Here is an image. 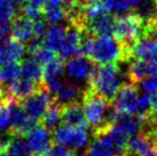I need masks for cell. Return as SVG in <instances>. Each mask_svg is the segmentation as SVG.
<instances>
[{
  "instance_id": "37",
  "label": "cell",
  "mask_w": 157,
  "mask_h": 156,
  "mask_svg": "<svg viewBox=\"0 0 157 156\" xmlns=\"http://www.w3.org/2000/svg\"><path fill=\"white\" fill-rule=\"evenodd\" d=\"M120 156H139V155H136V154H134V153H130V152L125 151V152H123Z\"/></svg>"
},
{
  "instance_id": "28",
  "label": "cell",
  "mask_w": 157,
  "mask_h": 156,
  "mask_svg": "<svg viewBox=\"0 0 157 156\" xmlns=\"http://www.w3.org/2000/svg\"><path fill=\"white\" fill-rule=\"evenodd\" d=\"M140 131H145V133H147L151 136V138L153 139L154 143H155L157 148V118L151 117L149 120L141 123Z\"/></svg>"
},
{
  "instance_id": "16",
  "label": "cell",
  "mask_w": 157,
  "mask_h": 156,
  "mask_svg": "<svg viewBox=\"0 0 157 156\" xmlns=\"http://www.w3.org/2000/svg\"><path fill=\"white\" fill-rule=\"evenodd\" d=\"M82 93L83 90H81L78 86L63 79L60 87L58 88V90L52 95H54L55 100L58 101L61 105L64 106V105L77 103L79 98L81 100Z\"/></svg>"
},
{
  "instance_id": "29",
  "label": "cell",
  "mask_w": 157,
  "mask_h": 156,
  "mask_svg": "<svg viewBox=\"0 0 157 156\" xmlns=\"http://www.w3.org/2000/svg\"><path fill=\"white\" fill-rule=\"evenodd\" d=\"M10 105L6 103L0 102V133L6 131L8 127H10L11 120V110Z\"/></svg>"
},
{
  "instance_id": "6",
  "label": "cell",
  "mask_w": 157,
  "mask_h": 156,
  "mask_svg": "<svg viewBox=\"0 0 157 156\" xmlns=\"http://www.w3.org/2000/svg\"><path fill=\"white\" fill-rule=\"evenodd\" d=\"M54 141L57 144L70 148L72 150H80L89 143V133L87 128L73 127L68 125H59L52 134Z\"/></svg>"
},
{
  "instance_id": "5",
  "label": "cell",
  "mask_w": 157,
  "mask_h": 156,
  "mask_svg": "<svg viewBox=\"0 0 157 156\" xmlns=\"http://www.w3.org/2000/svg\"><path fill=\"white\" fill-rule=\"evenodd\" d=\"M132 59L151 61L157 58V28L152 19H147V25L143 34L130 48Z\"/></svg>"
},
{
  "instance_id": "8",
  "label": "cell",
  "mask_w": 157,
  "mask_h": 156,
  "mask_svg": "<svg viewBox=\"0 0 157 156\" xmlns=\"http://www.w3.org/2000/svg\"><path fill=\"white\" fill-rule=\"evenodd\" d=\"M52 98L54 96L47 89V87H43L42 89L19 101L18 103L25 112L29 116V118L34 122H37L42 120Z\"/></svg>"
},
{
  "instance_id": "7",
  "label": "cell",
  "mask_w": 157,
  "mask_h": 156,
  "mask_svg": "<svg viewBox=\"0 0 157 156\" xmlns=\"http://www.w3.org/2000/svg\"><path fill=\"white\" fill-rule=\"evenodd\" d=\"M139 96L140 94L136 85L132 82L123 83L111 101L114 112L120 116H132L137 113Z\"/></svg>"
},
{
  "instance_id": "17",
  "label": "cell",
  "mask_w": 157,
  "mask_h": 156,
  "mask_svg": "<svg viewBox=\"0 0 157 156\" xmlns=\"http://www.w3.org/2000/svg\"><path fill=\"white\" fill-rule=\"evenodd\" d=\"M25 54V45L13 39L6 40L0 48V67L6 63L18 62Z\"/></svg>"
},
{
  "instance_id": "32",
  "label": "cell",
  "mask_w": 157,
  "mask_h": 156,
  "mask_svg": "<svg viewBox=\"0 0 157 156\" xmlns=\"http://www.w3.org/2000/svg\"><path fill=\"white\" fill-rule=\"evenodd\" d=\"M150 100H151L152 117L157 118V90L150 94Z\"/></svg>"
},
{
  "instance_id": "36",
  "label": "cell",
  "mask_w": 157,
  "mask_h": 156,
  "mask_svg": "<svg viewBox=\"0 0 157 156\" xmlns=\"http://www.w3.org/2000/svg\"><path fill=\"white\" fill-rule=\"evenodd\" d=\"M6 38H8V36H6V34H3V33H1V32H0V48H1V46L6 43Z\"/></svg>"
},
{
  "instance_id": "15",
  "label": "cell",
  "mask_w": 157,
  "mask_h": 156,
  "mask_svg": "<svg viewBox=\"0 0 157 156\" xmlns=\"http://www.w3.org/2000/svg\"><path fill=\"white\" fill-rule=\"evenodd\" d=\"M116 16L111 13L101 15L87 23L86 31L92 36H112Z\"/></svg>"
},
{
  "instance_id": "35",
  "label": "cell",
  "mask_w": 157,
  "mask_h": 156,
  "mask_svg": "<svg viewBox=\"0 0 157 156\" xmlns=\"http://www.w3.org/2000/svg\"><path fill=\"white\" fill-rule=\"evenodd\" d=\"M127 2V4L129 6H140L144 0H125Z\"/></svg>"
},
{
  "instance_id": "18",
  "label": "cell",
  "mask_w": 157,
  "mask_h": 156,
  "mask_svg": "<svg viewBox=\"0 0 157 156\" xmlns=\"http://www.w3.org/2000/svg\"><path fill=\"white\" fill-rule=\"evenodd\" d=\"M66 32H67V27L60 24H54L49 28H47L43 44L52 51L60 52L65 41Z\"/></svg>"
},
{
  "instance_id": "13",
  "label": "cell",
  "mask_w": 157,
  "mask_h": 156,
  "mask_svg": "<svg viewBox=\"0 0 157 156\" xmlns=\"http://www.w3.org/2000/svg\"><path fill=\"white\" fill-rule=\"evenodd\" d=\"M11 38L27 45L34 38V23L24 14H19L11 24Z\"/></svg>"
},
{
  "instance_id": "23",
  "label": "cell",
  "mask_w": 157,
  "mask_h": 156,
  "mask_svg": "<svg viewBox=\"0 0 157 156\" xmlns=\"http://www.w3.org/2000/svg\"><path fill=\"white\" fill-rule=\"evenodd\" d=\"M150 75L149 61L134 59L128 67V79L130 82L137 85L144 80Z\"/></svg>"
},
{
  "instance_id": "30",
  "label": "cell",
  "mask_w": 157,
  "mask_h": 156,
  "mask_svg": "<svg viewBox=\"0 0 157 156\" xmlns=\"http://www.w3.org/2000/svg\"><path fill=\"white\" fill-rule=\"evenodd\" d=\"M43 156H76V153L70 148L56 144V146H52L48 150V152H46Z\"/></svg>"
},
{
  "instance_id": "4",
  "label": "cell",
  "mask_w": 157,
  "mask_h": 156,
  "mask_svg": "<svg viewBox=\"0 0 157 156\" xmlns=\"http://www.w3.org/2000/svg\"><path fill=\"white\" fill-rule=\"evenodd\" d=\"M147 25V19L140 13H124L116 16L112 36L130 49L135 42L143 34Z\"/></svg>"
},
{
  "instance_id": "2",
  "label": "cell",
  "mask_w": 157,
  "mask_h": 156,
  "mask_svg": "<svg viewBox=\"0 0 157 156\" xmlns=\"http://www.w3.org/2000/svg\"><path fill=\"white\" fill-rule=\"evenodd\" d=\"M81 106L88 124L92 128L93 138L105 135L116 116L111 101L107 100L88 87L83 90Z\"/></svg>"
},
{
  "instance_id": "33",
  "label": "cell",
  "mask_w": 157,
  "mask_h": 156,
  "mask_svg": "<svg viewBox=\"0 0 157 156\" xmlns=\"http://www.w3.org/2000/svg\"><path fill=\"white\" fill-rule=\"evenodd\" d=\"M47 1H48V0H28V4L34 6V8L44 10V6H46Z\"/></svg>"
},
{
  "instance_id": "25",
  "label": "cell",
  "mask_w": 157,
  "mask_h": 156,
  "mask_svg": "<svg viewBox=\"0 0 157 156\" xmlns=\"http://www.w3.org/2000/svg\"><path fill=\"white\" fill-rule=\"evenodd\" d=\"M8 156H33L25 136H14L8 148Z\"/></svg>"
},
{
  "instance_id": "12",
  "label": "cell",
  "mask_w": 157,
  "mask_h": 156,
  "mask_svg": "<svg viewBox=\"0 0 157 156\" xmlns=\"http://www.w3.org/2000/svg\"><path fill=\"white\" fill-rule=\"evenodd\" d=\"M126 151L139 156H157V148L153 139L142 131L128 140Z\"/></svg>"
},
{
  "instance_id": "19",
  "label": "cell",
  "mask_w": 157,
  "mask_h": 156,
  "mask_svg": "<svg viewBox=\"0 0 157 156\" xmlns=\"http://www.w3.org/2000/svg\"><path fill=\"white\" fill-rule=\"evenodd\" d=\"M21 76L28 80H31L37 85H45L44 82V69L36 60L30 57L21 61Z\"/></svg>"
},
{
  "instance_id": "34",
  "label": "cell",
  "mask_w": 157,
  "mask_h": 156,
  "mask_svg": "<svg viewBox=\"0 0 157 156\" xmlns=\"http://www.w3.org/2000/svg\"><path fill=\"white\" fill-rule=\"evenodd\" d=\"M149 67H150V75L157 78V58L154 60L149 61Z\"/></svg>"
},
{
  "instance_id": "27",
  "label": "cell",
  "mask_w": 157,
  "mask_h": 156,
  "mask_svg": "<svg viewBox=\"0 0 157 156\" xmlns=\"http://www.w3.org/2000/svg\"><path fill=\"white\" fill-rule=\"evenodd\" d=\"M30 54H31L32 58L34 59V60H36L37 62L42 65L48 64L50 61H52L55 58H57L56 52L50 50L49 48H47L44 44L37 46V47L35 48V49H33Z\"/></svg>"
},
{
  "instance_id": "9",
  "label": "cell",
  "mask_w": 157,
  "mask_h": 156,
  "mask_svg": "<svg viewBox=\"0 0 157 156\" xmlns=\"http://www.w3.org/2000/svg\"><path fill=\"white\" fill-rule=\"evenodd\" d=\"M25 137L33 156H43L52 146V135L41 123L35 124Z\"/></svg>"
},
{
  "instance_id": "3",
  "label": "cell",
  "mask_w": 157,
  "mask_h": 156,
  "mask_svg": "<svg viewBox=\"0 0 157 156\" xmlns=\"http://www.w3.org/2000/svg\"><path fill=\"white\" fill-rule=\"evenodd\" d=\"M123 73L118 63L101 64L95 67L89 80V88L107 100L112 101L118 90L123 85Z\"/></svg>"
},
{
  "instance_id": "39",
  "label": "cell",
  "mask_w": 157,
  "mask_h": 156,
  "mask_svg": "<svg viewBox=\"0 0 157 156\" xmlns=\"http://www.w3.org/2000/svg\"><path fill=\"white\" fill-rule=\"evenodd\" d=\"M153 2H154V3H155V6L157 8V0H153Z\"/></svg>"
},
{
  "instance_id": "38",
  "label": "cell",
  "mask_w": 157,
  "mask_h": 156,
  "mask_svg": "<svg viewBox=\"0 0 157 156\" xmlns=\"http://www.w3.org/2000/svg\"><path fill=\"white\" fill-rule=\"evenodd\" d=\"M151 19H152V23H153V25L157 28V14L154 17H152Z\"/></svg>"
},
{
  "instance_id": "26",
  "label": "cell",
  "mask_w": 157,
  "mask_h": 156,
  "mask_svg": "<svg viewBox=\"0 0 157 156\" xmlns=\"http://www.w3.org/2000/svg\"><path fill=\"white\" fill-rule=\"evenodd\" d=\"M0 70H1L2 85L3 83H10L21 77V64L18 62L6 63L4 65H1Z\"/></svg>"
},
{
  "instance_id": "11",
  "label": "cell",
  "mask_w": 157,
  "mask_h": 156,
  "mask_svg": "<svg viewBox=\"0 0 157 156\" xmlns=\"http://www.w3.org/2000/svg\"><path fill=\"white\" fill-rule=\"evenodd\" d=\"M11 120L9 131L15 136H26L35 126L36 122L29 118L19 103H12L10 105Z\"/></svg>"
},
{
  "instance_id": "10",
  "label": "cell",
  "mask_w": 157,
  "mask_h": 156,
  "mask_svg": "<svg viewBox=\"0 0 157 156\" xmlns=\"http://www.w3.org/2000/svg\"><path fill=\"white\" fill-rule=\"evenodd\" d=\"M95 63L87 56H77L66 62V73L72 79L78 81L91 79L95 70Z\"/></svg>"
},
{
  "instance_id": "24",
  "label": "cell",
  "mask_w": 157,
  "mask_h": 156,
  "mask_svg": "<svg viewBox=\"0 0 157 156\" xmlns=\"http://www.w3.org/2000/svg\"><path fill=\"white\" fill-rule=\"evenodd\" d=\"M64 69H65V67H64L62 58H55L48 64H46L45 69H44V82H45V86L47 83L52 82V81L62 79Z\"/></svg>"
},
{
  "instance_id": "22",
  "label": "cell",
  "mask_w": 157,
  "mask_h": 156,
  "mask_svg": "<svg viewBox=\"0 0 157 156\" xmlns=\"http://www.w3.org/2000/svg\"><path fill=\"white\" fill-rule=\"evenodd\" d=\"M88 156H113L117 154L112 142L107 136L95 137L88 148Z\"/></svg>"
},
{
  "instance_id": "20",
  "label": "cell",
  "mask_w": 157,
  "mask_h": 156,
  "mask_svg": "<svg viewBox=\"0 0 157 156\" xmlns=\"http://www.w3.org/2000/svg\"><path fill=\"white\" fill-rule=\"evenodd\" d=\"M62 107L58 101L52 98L48 106L47 110L45 111L43 118L41 120V124L44 125L49 131H55L59 126L60 122H62Z\"/></svg>"
},
{
  "instance_id": "1",
  "label": "cell",
  "mask_w": 157,
  "mask_h": 156,
  "mask_svg": "<svg viewBox=\"0 0 157 156\" xmlns=\"http://www.w3.org/2000/svg\"><path fill=\"white\" fill-rule=\"evenodd\" d=\"M82 47L85 56L98 65L127 62L132 59L129 48L125 47L113 36H92L87 32Z\"/></svg>"
},
{
  "instance_id": "14",
  "label": "cell",
  "mask_w": 157,
  "mask_h": 156,
  "mask_svg": "<svg viewBox=\"0 0 157 156\" xmlns=\"http://www.w3.org/2000/svg\"><path fill=\"white\" fill-rule=\"evenodd\" d=\"M62 122L63 124L73 127H82V128L89 127L87 119L83 113L82 106L79 102L64 105L62 107Z\"/></svg>"
},
{
  "instance_id": "21",
  "label": "cell",
  "mask_w": 157,
  "mask_h": 156,
  "mask_svg": "<svg viewBox=\"0 0 157 156\" xmlns=\"http://www.w3.org/2000/svg\"><path fill=\"white\" fill-rule=\"evenodd\" d=\"M19 15L11 0H0V32L8 36L13 19Z\"/></svg>"
},
{
  "instance_id": "31",
  "label": "cell",
  "mask_w": 157,
  "mask_h": 156,
  "mask_svg": "<svg viewBox=\"0 0 157 156\" xmlns=\"http://www.w3.org/2000/svg\"><path fill=\"white\" fill-rule=\"evenodd\" d=\"M140 85L145 93L151 94L157 90V78L153 77V76H149V77H147L144 80L141 81Z\"/></svg>"
}]
</instances>
